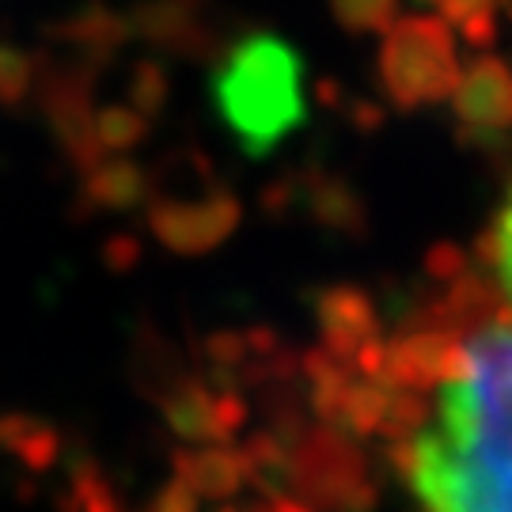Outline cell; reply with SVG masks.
I'll list each match as a JSON object with an SVG mask.
<instances>
[{
	"label": "cell",
	"instance_id": "cell-10",
	"mask_svg": "<svg viewBox=\"0 0 512 512\" xmlns=\"http://www.w3.org/2000/svg\"><path fill=\"white\" fill-rule=\"evenodd\" d=\"M31 92V61L16 50H0V103H23Z\"/></svg>",
	"mask_w": 512,
	"mask_h": 512
},
{
	"label": "cell",
	"instance_id": "cell-2",
	"mask_svg": "<svg viewBox=\"0 0 512 512\" xmlns=\"http://www.w3.org/2000/svg\"><path fill=\"white\" fill-rule=\"evenodd\" d=\"M213 99L247 156H266L300 122V61L274 35L239 38L213 76Z\"/></svg>",
	"mask_w": 512,
	"mask_h": 512
},
{
	"label": "cell",
	"instance_id": "cell-6",
	"mask_svg": "<svg viewBox=\"0 0 512 512\" xmlns=\"http://www.w3.org/2000/svg\"><path fill=\"white\" fill-rule=\"evenodd\" d=\"M148 190H152L148 171L126 156H107L95 171L84 175V202L103 213H122V209L141 205Z\"/></svg>",
	"mask_w": 512,
	"mask_h": 512
},
{
	"label": "cell",
	"instance_id": "cell-7",
	"mask_svg": "<svg viewBox=\"0 0 512 512\" xmlns=\"http://www.w3.org/2000/svg\"><path fill=\"white\" fill-rule=\"evenodd\" d=\"M486 293L512 319V183L501 190L486 224Z\"/></svg>",
	"mask_w": 512,
	"mask_h": 512
},
{
	"label": "cell",
	"instance_id": "cell-9",
	"mask_svg": "<svg viewBox=\"0 0 512 512\" xmlns=\"http://www.w3.org/2000/svg\"><path fill=\"white\" fill-rule=\"evenodd\" d=\"M148 133V118L133 107H107L95 114V141L103 148V156H126L129 148H137Z\"/></svg>",
	"mask_w": 512,
	"mask_h": 512
},
{
	"label": "cell",
	"instance_id": "cell-4",
	"mask_svg": "<svg viewBox=\"0 0 512 512\" xmlns=\"http://www.w3.org/2000/svg\"><path fill=\"white\" fill-rule=\"evenodd\" d=\"M175 478L198 501L202 497H209V501H228L251 478V463L243 456V448L205 444V448H186V452L175 456Z\"/></svg>",
	"mask_w": 512,
	"mask_h": 512
},
{
	"label": "cell",
	"instance_id": "cell-12",
	"mask_svg": "<svg viewBox=\"0 0 512 512\" xmlns=\"http://www.w3.org/2000/svg\"><path fill=\"white\" fill-rule=\"evenodd\" d=\"M270 512H304V509H296V505H289V501H277Z\"/></svg>",
	"mask_w": 512,
	"mask_h": 512
},
{
	"label": "cell",
	"instance_id": "cell-3",
	"mask_svg": "<svg viewBox=\"0 0 512 512\" xmlns=\"http://www.w3.org/2000/svg\"><path fill=\"white\" fill-rule=\"evenodd\" d=\"M239 217H243L239 198L220 190L194 202H175V198L156 202L148 209V228L175 255H209L236 232Z\"/></svg>",
	"mask_w": 512,
	"mask_h": 512
},
{
	"label": "cell",
	"instance_id": "cell-5",
	"mask_svg": "<svg viewBox=\"0 0 512 512\" xmlns=\"http://www.w3.org/2000/svg\"><path fill=\"white\" fill-rule=\"evenodd\" d=\"M217 395L213 387L198 380V376H186V380H175L160 395V410H164V421L171 425V433L186 444H224V433H220L217 421Z\"/></svg>",
	"mask_w": 512,
	"mask_h": 512
},
{
	"label": "cell",
	"instance_id": "cell-1",
	"mask_svg": "<svg viewBox=\"0 0 512 512\" xmlns=\"http://www.w3.org/2000/svg\"><path fill=\"white\" fill-rule=\"evenodd\" d=\"M361 365L418 512H512V319L494 296H452Z\"/></svg>",
	"mask_w": 512,
	"mask_h": 512
},
{
	"label": "cell",
	"instance_id": "cell-8",
	"mask_svg": "<svg viewBox=\"0 0 512 512\" xmlns=\"http://www.w3.org/2000/svg\"><path fill=\"white\" fill-rule=\"evenodd\" d=\"M0 448L42 471L57 459V433L31 418H0Z\"/></svg>",
	"mask_w": 512,
	"mask_h": 512
},
{
	"label": "cell",
	"instance_id": "cell-11",
	"mask_svg": "<svg viewBox=\"0 0 512 512\" xmlns=\"http://www.w3.org/2000/svg\"><path fill=\"white\" fill-rule=\"evenodd\" d=\"M145 512H198V497L190 494L179 478H171L164 490L152 497V505Z\"/></svg>",
	"mask_w": 512,
	"mask_h": 512
}]
</instances>
